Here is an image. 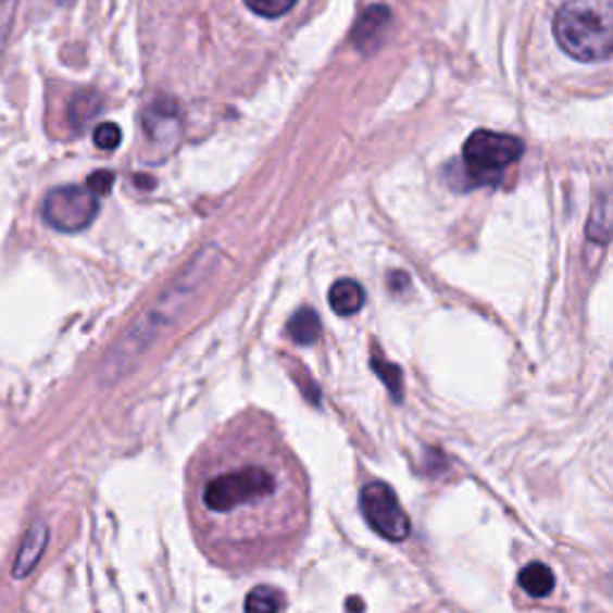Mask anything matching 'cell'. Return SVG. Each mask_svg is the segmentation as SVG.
<instances>
[{
	"mask_svg": "<svg viewBox=\"0 0 613 613\" xmlns=\"http://www.w3.org/2000/svg\"><path fill=\"white\" fill-rule=\"evenodd\" d=\"M209 549L235 568L292 559L312 521V491L298 455L264 412L235 420L209 451L199 479Z\"/></svg>",
	"mask_w": 613,
	"mask_h": 613,
	"instance_id": "6da1fadb",
	"label": "cell"
},
{
	"mask_svg": "<svg viewBox=\"0 0 613 613\" xmlns=\"http://www.w3.org/2000/svg\"><path fill=\"white\" fill-rule=\"evenodd\" d=\"M214 262H209V254L197 257L195 262L187 264L178 276L171 280V286L163 290L157 300L139 314V320L121 336V340L111 348L99 370V384L113 386L123 381L125 376L137 367L145 352L157 343V340L168 331L175 320L187 310L197 290L202 288L204 278L209 276V268Z\"/></svg>",
	"mask_w": 613,
	"mask_h": 613,
	"instance_id": "7a4b0ae2",
	"label": "cell"
},
{
	"mask_svg": "<svg viewBox=\"0 0 613 613\" xmlns=\"http://www.w3.org/2000/svg\"><path fill=\"white\" fill-rule=\"evenodd\" d=\"M553 37L575 61H606L613 53V3L568 0L553 17Z\"/></svg>",
	"mask_w": 613,
	"mask_h": 613,
	"instance_id": "3957f363",
	"label": "cell"
},
{
	"mask_svg": "<svg viewBox=\"0 0 613 613\" xmlns=\"http://www.w3.org/2000/svg\"><path fill=\"white\" fill-rule=\"evenodd\" d=\"M523 157V141L513 135L477 129L463 147L465 173L473 185H493L503 171Z\"/></svg>",
	"mask_w": 613,
	"mask_h": 613,
	"instance_id": "277c9868",
	"label": "cell"
},
{
	"mask_svg": "<svg viewBox=\"0 0 613 613\" xmlns=\"http://www.w3.org/2000/svg\"><path fill=\"white\" fill-rule=\"evenodd\" d=\"M43 221L61 233H79L89 228L99 214V199L89 187L65 185L51 190L43 199Z\"/></svg>",
	"mask_w": 613,
	"mask_h": 613,
	"instance_id": "5b68a950",
	"label": "cell"
},
{
	"mask_svg": "<svg viewBox=\"0 0 613 613\" xmlns=\"http://www.w3.org/2000/svg\"><path fill=\"white\" fill-rule=\"evenodd\" d=\"M364 521L376 535L388 541H405L412 533V523L400 505L396 491L386 481H370L360 493Z\"/></svg>",
	"mask_w": 613,
	"mask_h": 613,
	"instance_id": "8992f818",
	"label": "cell"
},
{
	"mask_svg": "<svg viewBox=\"0 0 613 613\" xmlns=\"http://www.w3.org/2000/svg\"><path fill=\"white\" fill-rule=\"evenodd\" d=\"M183 109L173 99H153L141 113V127L151 141H173L180 135Z\"/></svg>",
	"mask_w": 613,
	"mask_h": 613,
	"instance_id": "52a82bcc",
	"label": "cell"
},
{
	"mask_svg": "<svg viewBox=\"0 0 613 613\" xmlns=\"http://www.w3.org/2000/svg\"><path fill=\"white\" fill-rule=\"evenodd\" d=\"M46 545H49V527L46 525H34L29 533L22 539V547L17 551V559L13 565V577L17 580H25L34 571L43 556Z\"/></svg>",
	"mask_w": 613,
	"mask_h": 613,
	"instance_id": "ba28073f",
	"label": "cell"
},
{
	"mask_svg": "<svg viewBox=\"0 0 613 613\" xmlns=\"http://www.w3.org/2000/svg\"><path fill=\"white\" fill-rule=\"evenodd\" d=\"M388 25H391V13L386 8H370L355 29V43L362 51H372L381 41Z\"/></svg>",
	"mask_w": 613,
	"mask_h": 613,
	"instance_id": "9c48e42d",
	"label": "cell"
},
{
	"mask_svg": "<svg viewBox=\"0 0 613 613\" xmlns=\"http://www.w3.org/2000/svg\"><path fill=\"white\" fill-rule=\"evenodd\" d=\"M328 302H331V310L340 316H350L362 310L364 304V290L358 280L352 278H340L331 286L328 292Z\"/></svg>",
	"mask_w": 613,
	"mask_h": 613,
	"instance_id": "30bf717a",
	"label": "cell"
},
{
	"mask_svg": "<svg viewBox=\"0 0 613 613\" xmlns=\"http://www.w3.org/2000/svg\"><path fill=\"white\" fill-rule=\"evenodd\" d=\"M517 585H521L529 597L541 599L553 589V573H551L549 565L535 561V563L525 565L521 575H517Z\"/></svg>",
	"mask_w": 613,
	"mask_h": 613,
	"instance_id": "8fae6325",
	"label": "cell"
},
{
	"mask_svg": "<svg viewBox=\"0 0 613 613\" xmlns=\"http://www.w3.org/2000/svg\"><path fill=\"white\" fill-rule=\"evenodd\" d=\"M322 331V324H320V316H316L310 306H302L292 314V320L288 322V336L295 340V343L300 346H310L314 343L316 338H320Z\"/></svg>",
	"mask_w": 613,
	"mask_h": 613,
	"instance_id": "7c38bea8",
	"label": "cell"
},
{
	"mask_svg": "<svg viewBox=\"0 0 613 613\" xmlns=\"http://www.w3.org/2000/svg\"><path fill=\"white\" fill-rule=\"evenodd\" d=\"M283 604H286V597H283L280 589L259 585L247 595L245 613H280Z\"/></svg>",
	"mask_w": 613,
	"mask_h": 613,
	"instance_id": "4fadbf2b",
	"label": "cell"
},
{
	"mask_svg": "<svg viewBox=\"0 0 613 613\" xmlns=\"http://www.w3.org/2000/svg\"><path fill=\"white\" fill-rule=\"evenodd\" d=\"M589 235L597 242H606L613 235V197H601L597 202L592 223H589Z\"/></svg>",
	"mask_w": 613,
	"mask_h": 613,
	"instance_id": "5bb4252c",
	"label": "cell"
},
{
	"mask_svg": "<svg viewBox=\"0 0 613 613\" xmlns=\"http://www.w3.org/2000/svg\"><path fill=\"white\" fill-rule=\"evenodd\" d=\"M101 109V101L97 93H79V97L73 99V103H70V111H67V117H70V123H73V127H85L93 115H97V111Z\"/></svg>",
	"mask_w": 613,
	"mask_h": 613,
	"instance_id": "9a60e30c",
	"label": "cell"
},
{
	"mask_svg": "<svg viewBox=\"0 0 613 613\" xmlns=\"http://www.w3.org/2000/svg\"><path fill=\"white\" fill-rule=\"evenodd\" d=\"M245 3L252 10V13L262 15V17H280V15H286L292 5L298 3V0H245Z\"/></svg>",
	"mask_w": 613,
	"mask_h": 613,
	"instance_id": "2e32d148",
	"label": "cell"
},
{
	"mask_svg": "<svg viewBox=\"0 0 613 613\" xmlns=\"http://www.w3.org/2000/svg\"><path fill=\"white\" fill-rule=\"evenodd\" d=\"M121 139L123 133L115 123H101L97 129H93V145L103 151H113L115 147H121Z\"/></svg>",
	"mask_w": 613,
	"mask_h": 613,
	"instance_id": "e0dca14e",
	"label": "cell"
},
{
	"mask_svg": "<svg viewBox=\"0 0 613 613\" xmlns=\"http://www.w3.org/2000/svg\"><path fill=\"white\" fill-rule=\"evenodd\" d=\"M17 5H20V0H0V55H3L10 29H13Z\"/></svg>",
	"mask_w": 613,
	"mask_h": 613,
	"instance_id": "ac0fdd59",
	"label": "cell"
},
{
	"mask_svg": "<svg viewBox=\"0 0 613 613\" xmlns=\"http://www.w3.org/2000/svg\"><path fill=\"white\" fill-rule=\"evenodd\" d=\"M113 183H115V175L111 171H97L87 178V187L97 197L109 195L113 190Z\"/></svg>",
	"mask_w": 613,
	"mask_h": 613,
	"instance_id": "d6986e66",
	"label": "cell"
}]
</instances>
